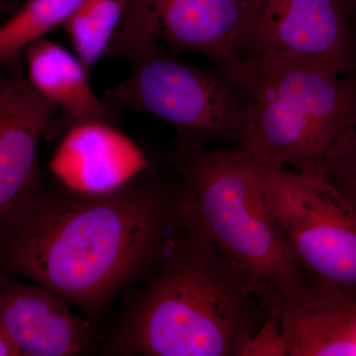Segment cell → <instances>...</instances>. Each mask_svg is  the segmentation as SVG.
Here are the masks:
<instances>
[{"instance_id": "1", "label": "cell", "mask_w": 356, "mask_h": 356, "mask_svg": "<svg viewBox=\"0 0 356 356\" xmlns=\"http://www.w3.org/2000/svg\"><path fill=\"white\" fill-rule=\"evenodd\" d=\"M180 204V184L153 168L106 193L44 182L0 219V274L34 281L95 317L151 270L179 225Z\"/></svg>"}, {"instance_id": "2", "label": "cell", "mask_w": 356, "mask_h": 356, "mask_svg": "<svg viewBox=\"0 0 356 356\" xmlns=\"http://www.w3.org/2000/svg\"><path fill=\"white\" fill-rule=\"evenodd\" d=\"M110 341V353L242 356L266 309L221 252L184 219Z\"/></svg>"}, {"instance_id": "3", "label": "cell", "mask_w": 356, "mask_h": 356, "mask_svg": "<svg viewBox=\"0 0 356 356\" xmlns=\"http://www.w3.org/2000/svg\"><path fill=\"white\" fill-rule=\"evenodd\" d=\"M172 161L182 219L218 248L267 315L303 297L310 284L248 159L235 147L207 149L177 139Z\"/></svg>"}, {"instance_id": "4", "label": "cell", "mask_w": 356, "mask_h": 356, "mask_svg": "<svg viewBox=\"0 0 356 356\" xmlns=\"http://www.w3.org/2000/svg\"><path fill=\"white\" fill-rule=\"evenodd\" d=\"M222 67L241 97L233 147L259 165L322 178L356 125V74L283 60H238Z\"/></svg>"}, {"instance_id": "5", "label": "cell", "mask_w": 356, "mask_h": 356, "mask_svg": "<svg viewBox=\"0 0 356 356\" xmlns=\"http://www.w3.org/2000/svg\"><path fill=\"white\" fill-rule=\"evenodd\" d=\"M107 57L127 58V79L106 93L115 106L154 115L170 124L178 139L205 146L236 142L241 97L233 77L222 67L182 62L156 40L115 32Z\"/></svg>"}, {"instance_id": "6", "label": "cell", "mask_w": 356, "mask_h": 356, "mask_svg": "<svg viewBox=\"0 0 356 356\" xmlns=\"http://www.w3.org/2000/svg\"><path fill=\"white\" fill-rule=\"evenodd\" d=\"M245 159L309 284L356 299V213L353 208L323 178Z\"/></svg>"}, {"instance_id": "7", "label": "cell", "mask_w": 356, "mask_h": 356, "mask_svg": "<svg viewBox=\"0 0 356 356\" xmlns=\"http://www.w3.org/2000/svg\"><path fill=\"white\" fill-rule=\"evenodd\" d=\"M235 57L240 62L303 63L355 76L356 41L348 0H247Z\"/></svg>"}, {"instance_id": "8", "label": "cell", "mask_w": 356, "mask_h": 356, "mask_svg": "<svg viewBox=\"0 0 356 356\" xmlns=\"http://www.w3.org/2000/svg\"><path fill=\"white\" fill-rule=\"evenodd\" d=\"M247 0H128L117 32L163 43L175 55L198 54L217 67L235 64Z\"/></svg>"}, {"instance_id": "9", "label": "cell", "mask_w": 356, "mask_h": 356, "mask_svg": "<svg viewBox=\"0 0 356 356\" xmlns=\"http://www.w3.org/2000/svg\"><path fill=\"white\" fill-rule=\"evenodd\" d=\"M70 304L41 285L0 274V332L18 356H74L92 353L97 334Z\"/></svg>"}, {"instance_id": "10", "label": "cell", "mask_w": 356, "mask_h": 356, "mask_svg": "<svg viewBox=\"0 0 356 356\" xmlns=\"http://www.w3.org/2000/svg\"><path fill=\"white\" fill-rule=\"evenodd\" d=\"M58 113L28 77L0 81V219L43 186L39 143Z\"/></svg>"}, {"instance_id": "11", "label": "cell", "mask_w": 356, "mask_h": 356, "mask_svg": "<svg viewBox=\"0 0 356 356\" xmlns=\"http://www.w3.org/2000/svg\"><path fill=\"white\" fill-rule=\"evenodd\" d=\"M151 168L144 151L107 122H86L65 131L50 161L57 181L92 194L113 191Z\"/></svg>"}, {"instance_id": "12", "label": "cell", "mask_w": 356, "mask_h": 356, "mask_svg": "<svg viewBox=\"0 0 356 356\" xmlns=\"http://www.w3.org/2000/svg\"><path fill=\"white\" fill-rule=\"evenodd\" d=\"M28 79L58 107L44 137L60 139L65 131L86 122L113 123L118 107L95 95L81 60L60 44L40 39L26 51Z\"/></svg>"}, {"instance_id": "13", "label": "cell", "mask_w": 356, "mask_h": 356, "mask_svg": "<svg viewBox=\"0 0 356 356\" xmlns=\"http://www.w3.org/2000/svg\"><path fill=\"white\" fill-rule=\"evenodd\" d=\"M278 318L286 355L356 356V299L310 285Z\"/></svg>"}, {"instance_id": "14", "label": "cell", "mask_w": 356, "mask_h": 356, "mask_svg": "<svg viewBox=\"0 0 356 356\" xmlns=\"http://www.w3.org/2000/svg\"><path fill=\"white\" fill-rule=\"evenodd\" d=\"M128 0H83L63 28L76 58L88 72L105 57L114 33L121 24Z\"/></svg>"}, {"instance_id": "15", "label": "cell", "mask_w": 356, "mask_h": 356, "mask_svg": "<svg viewBox=\"0 0 356 356\" xmlns=\"http://www.w3.org/2000/svg\"><path fill=\"white\" fill-rule=\"evenodd\" d=\"M83 0H28L0 26V65L13 62L21 51L58 27H63Z\"/></svg>"}, {"instance_id": "16", "label": "cell", "mask_w": 356, "mask_h": 356, "mask_svg": "<svg viewBox=\"0 0 356 356\" xmlns=\"http://www.w3.org/2000/svg\"><path fill=\"white\" fill-rule=\"evenodd\" d=\"M322 178L356 213V125L332 154Z\"/></svg>"}, {"instance_id": "17", "label": "cell", "mask_w": 356, "mask_h": 356, "mask_svg": "<svg viewBox=\"0 0 356 356\" xmlns=\"http://www.w3.org/2000/svg\"><path fill=\"white\" fill-rule=\"evenodd\" d=\"M243 355H286L277 315H268L250 339Z\"/></svg>"}, {"instance_id": "18", "label": "cell", "mask_w": 356, "mask_h": 356, "mask_svg": "<svg viewBox=\"0 0 356 356\" xmlns=\"http://www.w3.org/2000/svg\"><path fill=\"white\" fill-rule=\"evenodd\" d=\"M0 356H18L17 351L8 341V339L0 332Z\"/></svg>"}, {"instance_id": "19", "label": "cell", "mask_w": 356, "mask_h": 356, "mask_svg": "<svg viewBox=\"0 0 356 356\" xmlns=\"http://www.w3.org/2000/svg\"><path fill=\"white\" fill-rule=\"evenodd\" d=\"M350 3L351 21H353V33L356 41V0H348Z\"/></svg>"}]
</instances>
